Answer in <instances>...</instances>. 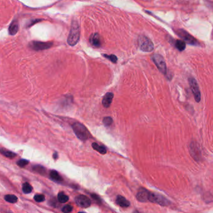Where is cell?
<instances>
[{"label":"cell","mask_w":213,"mask_h":213,"mask_svg":"<svg viewBox=\"0 0 213 213\" xmlns=\"http://www.w3.org/2000/svg\"><path fill=\"white\" fill-rule=\"evenodd\" d=\"M80 38V29L79 25L75 21H73L71 25L70 31L67 38L68 44L71 46H75L79 41Z\"/></svg>","instance_id":"6da1fadb"},{"label":"cell","mask_w":213,"mask_h":213,"mask_svg":"<svg viewBox=\"0 0 213 213\" xmlns=\"http://www.w3.org/2000/svg\"><path fill=\"white\" fill-rule=\"evenodd\" d=\"M72 127L78 138L82 141H86L88 139L89 133L84 125L80 123H75L72 125Z\"/></svg>","instance_id":"7a4b0ae2"},{"label":"cell","mask_w":213,"mask_h":213,"mask_svg":"<svg viewBox=\"0 0 213 213\" xmlns=\"http://www.w3.org/2000/svg\"><path fill=\"white\" fill-rule=\"evenodd\" d=\"M138 46L141 51L151 52L153 50L154 45L152 41L145 36H141L138 38Z\"/></svg>","instance_id":"3957f363"},{"label":"cell","mask_w":213,"mask_h":213,"mask_svg":"<svg viewBox=\"0 0 213 213\" xmlns=\"http://www.w3.org/2000/svg\"><path fill=\"white\" fill-rule=\"evenodd\" d=\"M152 60L157 66L158 69L160 70V71L162 73L166 74V63L163 58V56L160 54H154L152 56Z\"/></svg>","instance_id":"277c9868"},{"label":"cell","mask_w":213,"mask_h":213,"mask_svg":"<svg viewBox=\"0 0 213 213\" xmlns=\"http://www.w3.org/2000/svg\"><path fill=\"white\" fill-rule=\"evenodd\" d=\"M53 43L52 42H41L32 41L30 42V47L34 51H42L52 47Z\"/></svg>","instance_id":"5b68a950"},{"label":"cell","mask_w":213,"mask_h":213,"mask_svg":"<svg viewBox=\"0 0 213 213\" xmlns=\"http://www.w3.org/2000/svg\"><path fill=\"white\" fill-rule=\"evenodd\" d=\"M149 201L159 204L161 206H168L170 204V201H168L166 198L163 196L158 194L151 193L149 196Z\"/></svg>","instance_id":"8992f818"},{"label":"cell","mask_w":213,"mask_h":213,"mask_svg":"<svg viewBox=\"0 0 213 213\" xmlns=\"http://www.w3.org/2000/svg\"><path fill=\"white\" fill-rule=\"evenodd\" d=\"M176 33L178 34L179 36H180L182 39H184V42L186 41L188 43L191 45H197L199 44L197 41L185 30H178L176 31Z\"/></svg>","instance_id":"52a82bcc"},{"label":"cell","mask_w":213,"mask_h":213,"mask_svg":"<svg viewBox=\"0 0 213 213\" xmlns=\"http://www.w3.org/2000/svg\"><path fill=\"white\" fill-rule=\"evenodd\" d=\"M189 83L190 84L191 91H192L193 94L194 95L196 101L197 103L200 102L201 100V93L197 81L195 78L190 77L189 79Z\"/></svg>","instance_id":"ba28073f"},{"label":"cell","mask_w":213,"mask_h":213,"mask_svg":"<svg viewBox=\"0 0 213 213\" xmlns=\"http://www.w3.org/2000/svg\"><path fill=\"white\" fill-rule=\"evenodd\" d=\"M189 151L191 155L192 156L193 159H195L197 161L200 160V159L201 158V151L198 146L196 143H191L189 146Z\"/></svg>","instance_id":"9c48e42d"},{"label":"cell","mask_w":213,"mask_h":213,"mask_svg":"<svg viewBox=\"0 0 213 213\" xmlns=\"http://www.w3.org/2000/svg\"><path fill=\"white\" fill-rule=\"evenodd\" d=\"M75 201L79 206L84 208L89 207L91 204L89 198L84 195H79L77 196L75 198Z\"/></svg>","instance_id":"30bf717a"},{"label":"cell","mask_w":213,"mask_h":213,"mask_svg":"<svg viewBox=\"0 0 213 213\" xmlns=\"http://www.w3.org/2000/svg\"><path fill=\"white\" fill-rule=\"evenodd\" d=\"M150 194V193L148 192L146 189L144 188H141L137 194V199L140 202H146L149 200Z\"/></svg>","instance_id":"8fae6325"},{"label":"cell","mask_w":213,"mask_h":213,"mask_svg":"<svg viewBox=\"0 0 213 213\" xmlns=\"http://www.w3.org/2000/svg\"><path fill=\"white\" fill-rule=\"evenodd\" d=\"M90 42L92 46L95 47H100L101 46V39L98 33L92 34L90 36Z\"/></svg>","instance_id":"7c38bea8"},{"label":"cell","mask_w":213,"mask_h":213,"mask_svg":"<svg viewBox=\"0 0 213 213\" xmlns=\"http://www.w3.org/2000/svg\"><path fill=\"white\" fill-rule=\"evenodd\" d=\"M113 98V94L112 93H107L105 94L102 99V104L105 108H109L110 106Z\"/></svg>","instance_id":"4fadbf2b"},{"label":"cell","mask_w":213,"mask_h":213,"mask_svg":"<svg viewBox=\"0 0 213 213\" xmlns=\"http://www.w3.org/2000/svg\"><path fill=\"white\" fill-rule=\"evenodd\" d=\"M116 202L120 206H121V207L127 208L130 206V202L128 200H126L124 197H123L122 196H117Z\"/></svg>","instance_id":"5bb4252c"},{"label":"cell","mask_w":213,"mask_h":213,"mask_svg":"<svg viewBox=\"0 0 213 213\" xmlns=\"http://www.w3.org/2000/svg\"><path fill=\"white\" fill-rule=\"evenodd\" d=\"M18 29H19V26L17 21H13L9 27V29H8L9 34L10 35H12V36L15 35L18 33Z\"/></svg>","instance_id":"9a60e30c"},{"label":"cell","mask_w":213,"mask_h":213,"mask_svg":"<svg viewBox=\"0 0 213 213\" xmlns=\"http://www.w3.org/2000/svg\"><path fill=\"white\" fill-rule=\"evenodd\" d=\"M0 153H1L3 156H6V157L8 158H13L16 156V154L15 153H13L9 150H5V149H1V150H0Z\"/></svg>","instance_id":"2e32d148"},{"label":"cell","mask_w":213,"mask_h":213,"mask_svg":"<svg viewBox=\"0 0 213 213\" xmlns=\"http://www.w3.org/2000/svg\"><path fill=\"white\" fill-rule=\"evenodd\" d=\"M175 47L179 51H182L186 48V42L183 40H176L175 42Z\"/></svg>","instance_id":"e0dca14e"},{"label":"cell","mask_w":213,"mask_h":213,"mask_svg":"<svg viewBox=\"0 0 213 213\" xmlns=\"http://www.w3.org/2000/svg\"><path fill=\"white\" fill-rule=\"evenodd\" d=\"M50 177H51L52 179H53L55 181L59 182L62 180V177L60 176V174L56 171H54V170H53V171H51Z\"/></svg>","instance_id":"ac0fdd59"},{"label":"cell","mask_w":213,"mask_h":213,"mask_svg":"<svg viewBox=\"0 0 213 213\" xmlns=\"http://www.w3.org/2000/svg\"><path fill=\"white\" fill-rule=\"evenodd\" d=\"M92 145V147H93V148L95 150L97 151L98 152H99L100 153H101L102 154H105L106 153V149L104 146L98 145V144H97L95 143H94Z\"/></svg>","instance_id":"d6986e66"},{"label":"cell","mask_w":213,"mask_h":213,"mask_svg":"<svg viewBox=\"0 0 213 213\" xmlns=\"http://www.w3.org/2000/svg\"><path fill=\"white\" fill-rule=\"evenodd\" d=\"M4 200L10 203H16L18 201V197L15 195L8 194L4 196Z\"/></svg>","instance_id":"ffe728a7"},{"label":"cell","mask_w":213,"mask_h":213,"mask_svg":"<svg viewBox=\"0 0 213 213\" xmlns=\"http://www.w3.org/2000/svg\"><path fill=\"white\" fill-rule=\"evenodd\" d=\"M32 190H33V188L29 183L26 182L23 185V191L24 193L29 194L31 192Z\"/></svg>","instance_id":"44dd1931"},{"label":"cell","mask_w":213,"mask_h":213,"mask_svg":"<svg viewBox=\"0 0 213 213\" xmlns=\"http://www.w3.org/2000/svg\"><path fill=\"white\" fill-rule=\"evenodd\" d=\"M58 201L61 203H65L69 200V197L64 194L63 193H60L58 196Z\"/></svg>","instance_id":"7402d4cb"},{"label":"cell","mask_w":213,"mask_h":213,"mask_svg":"<svg viewBox=\"0 0 213 213\" xmlns=\"http://www.w3.org/2000/svg\"><path fill=\"white\" fill-rule=\"evenodd\" d=\"M33 170L36 172H37L41 174H44L46 173V169L43 166H41L39 165L35 166L33 167Z\"/></svg>","instance_id":"603a6c76"},{"label":"cell","mask_w":213,"mask_h":213,"mask_svg":"<svg viewBox=\"0 0 213 213\" xmlns=\"http://www.w3.org/2000/svg\"><path fill=\"white\" fill-rule=\"evenodd\" d=\"M104 57L106 58L109 59L110 61H112L113 63H116L117 62V57L114 54H110V55H107V54H104L103 55Z\"/></svg>","instance_id":"cb8c5ba5"},{"label":"cell","mask_w":213,"mask_h":213,"mask_svg":"<svg viewBox=\"0 0 213 213\" xmlns=\"http://www.w3.org/2000/svg\"><path fill=\"white\" fill-rule=\"evenodd\" d=\"M34 199L36 202L41 203V202H43L45 200V197L42 194H36L34 196Z\"/></svg>","instance_id":"d4e9b609"},{"label":"cell","mask_w":213,"mask_h":213,"mask_svg":"<svg viewBox=\"0 0 213 213\" xmlns=\"http://www.w3.org/2000/svg\"><path fill=\"white\" fill-rule=\"evenodd\" d=\"M113 122L112 118L111 117H105L104 118L103 123L106 126H110Z\"/></svg>","instance_id":"484cf974"},{"label":"cell","mask_w":213,"mask_h":213,"mask_svg":"<svg viewBox=\"0 0 213 213\" xmlns=\"http://www.w3.org/2000/svg\"><path fill=\"white\" fill-rule=\"evenodd\" d=\"M28 163H29V161H27L26 159H21L19 161H18L17 165L20 166L21 168H23L25 166H26L27 165H28Z\"/></svg>","instance_id":"4316f807"},{"label":"cell","mask_w":213,"mask_h":213,"mask_svg":"<svg viewBox=\"0 0 213 213\" xmlns=\"http://www.w3.org/2000/svg\"><path fill=\"white\" fill-rule=\"evenodd\" d=\"M72 210V207L70 205H66L65 206H64L62 209V211L64 213H69Z\"/></svg>","instance_id":"83f0119b"},{"label":"cell","mask_w":213,"mask_h":213,"mask_svg":"<svg viewBox=\"0 0 213 213\" xmlns=\"http://www.w3.org/2000/svg\"><path fill=\"white\" fill-rule=\"evenodd\" d=\"M91 196H92V198L94 199V200H96L97 201H101V199H100V197H99L98 196H97L96 194H92V195H91Z\"/></svg>","instance_id":"f1b7e54d"},{"label":"cell","mask_w":213,"mask_h":213,"mask_svg":"<svg viewBox=\"0 0 213 213\" xmlns=\"http://www.w3.org/2000/svg\"><path fill=\"white\" fill-rule=\"evenodd\" d=\"M57 158H58V154H57V153H55V154H54V159H56Z\"/></svg>","instance_id":"f546056e"},{"label":"cell","mask_w":213,"mask_h":213,"mask_svg":"<svg viewBox=\"0 0 213 213\" xmlns=\"http://www.w3.org/2000/svg\"><path fill=\"white\" fill-rule=\"evenodd\" d=\"M79 213H85V212H79Z\"/></svg>","instance_id":"4dcf8cb0"},{"label":"cell","mask_w":213,"mask_h":213,"mask_svg":"<svg viewBox=\"0 0 213 213\" xmlns=\"http://www.w3.org/2000/svg\"><path fill=\"white\" fill-rule=\"evenodd\" d=\"M135 213H139L138 211H137V212H135Z\"/></svg>","instance_id":"1f68e13d"},{"label":"cell","mask_w":213,"mask_h":213,"mask_svg":"<svg viewBox=\"0 0 213 213\" xmlns=\"http://www.w3.org/2000/svg\"><path fill=\"white\" fill-rule=\"evenodd\" d=\"M8 213H12L11 212H8Z\"/></svg>","instance_id":"d6a6232c"}]
</instances>
